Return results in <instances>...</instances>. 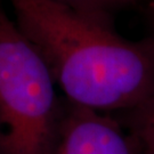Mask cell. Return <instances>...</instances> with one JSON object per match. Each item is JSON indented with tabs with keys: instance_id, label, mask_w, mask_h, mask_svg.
<instances>
[{
	"instance_id": "7",
	"label": "cell",
	"mask_w": 154,
	"mask_h": 154,
	"mask_svg": "<svg viewBox=\"0 0 154 154\" xmlns=\"http://www.w3.org/2000/svg\"><path fill=\"white\" fill-rule=\"evenodd\" d=\"M128 1H129L131 5H134V4H137L138 1H140V0H128Z\"/></svg>"
},
{
	"instance_id": "3",
	"label": "cell",
	"mask_w": 154,
	"mask_h": 154,
	"mask_svg": "<svg viewBox=\"0 0 154 154\" xmlns=\"http://www.w3.org/2000/svg\"><path fill=\"white\" fill-rule=\"evenodd\" d=\"M54 154H143L137 136L116 119L65 99Z\"/></svg>"
},
{
	"instance_id": "5",
	"label": "cell",
	"mask_w": 154,
	"mask_h": 154,
	"mask_svg": "<svg viewBox=\"0 0 154 154\" xmlns=\"http://www.w3.org/2000/svg\"><path fill=\"white\" fill-rule=\"evenodd\" d=\"M127 116L129 130L137 136L143 154H154V113L137 111Z\"/></svg>"
},
{
	"instance_id": "8",
	"label": "cell",
	"mask_w": 154,
	"mask_h": 154,
	"mask_svg": "<svg viewBox=\"0 0 154 154\" xmlns=\"http://www.w3.org/2000/svg\"><path fill=\"white\" fill-rule=\"evenodd\" d=\"M144 111H151V112H153L154 113V109H151V110H144Z\"/></svg>"
},
{
	"instance_id": "2",
	"label": "cell",
	"mask_w": 154,
	"mask_h": 154,
	"mask_svg": "<svg viewBox=\"0 0 154 154\" xmlns=\"http://www.w3.org/2000/svg\"><path fill=\"white\" fill-rule=\"evenodd\" d=\"M44 57L0 7V154H54L64 103Z\"/></svg>"
},
{
	"instance_id": "9",
	"label": "cell",
	"mask_w": 154,
	"mask_h": 154,
	"mask_svg": "<svg viewBox=\"0 0 154 154\" xmlns=\"http://www.w3.org/2000/svg\"><path fill=\"white\" fill-rule=\"evenodd\" d=\"M151 16H152V18H153V21H154V15H151Z\"/></svg>"
},
{
	"instance_id": "1",
	"label": "cell",
	"mask_w": 154,
	"mask_h": 154,
	"mask_svg": "<svg viewBox=\"0 0 154 154\" xmlns=\"http://www.w3.org/2000/svg\"><path fill=\"white\" fill-rule=\"evenodd\" d=\"M66 100L99 113L154 109V35L139 41L49 0H8Z\"/></svg>"
},
{
	"instance_id": "6",
	"label": "cell",
	"mask_w": 154,
	"mask_h": 154,
	"mask_svg": "<svg viewBox=\"0 0 154 154\" xmlns=\"http://www.w3.org/2000/svg\"><path fill=\"white\" fill-rule=\"evenodd\" d=\"M149 13H151V15H154V0H149Z\"/></svg>"
},
{
	"instance_id": "4",
	"label": "cell",
	"mask_w": 154,
	"mask_h": 154,
	"mask_svg": "<svg viewBox=\"0 0 154 154\" xmlns=\"http://www.w3.org/2000/svg\"><path fill=\"white\" fill-rule=\"evenodd\" d=\"M64 6L81 16L113 26L112 17L121 7L131 5L128 0H49Z\"/></svg>"
}]
</instances>
